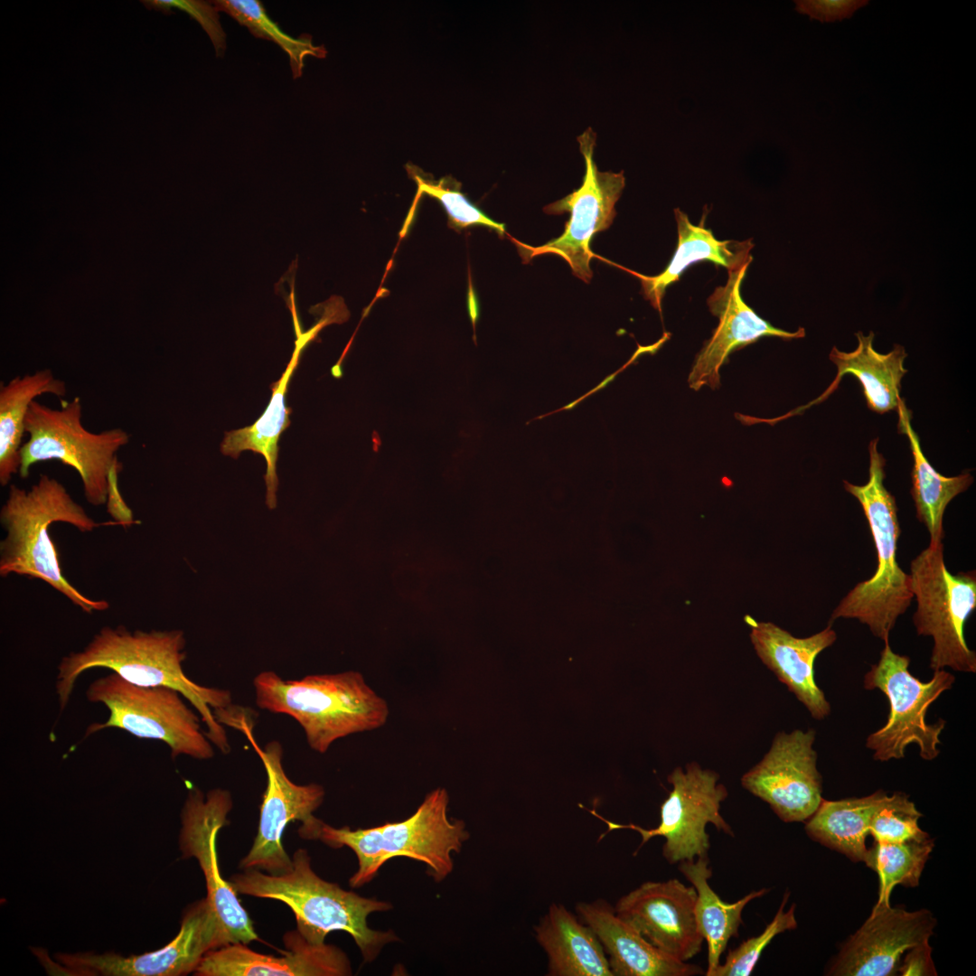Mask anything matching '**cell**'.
Instances as JSON below:
<instances>
[{"instance_id":"obj_1","label":"cell","mask_w":976,"mask_h":976,"mask_svg":"<svg viewBox=\"0 0 976 976\" xmlns=\"http://www.w3.org/2000/svg\"><path fill=\"white\" fill-rule=\"evenodd\" d=\"M184 647L185 637L181 630L145 632L129 631L123 625L102 627L83 650L70 652L58 665L55 690L61 711L68 705L82 673L107 668L136 685L165 686L178 690L199 714L209 740L228 754V737L215 713L232 706L230 692L189 679L182 665L186 657Z\"/></svg>"},{"instance_id":"obj_2","label":"cell","mask_w":976,"mask_h":976,"mask_svg":"<svg viewBox=\"0 0 976 976\" xmlns=\"http://www.w3.org/2000/svg\"><path fill=\"white\" fill-rule=\"evenodd\" d=\"M0 522L6 531L0 542L2 577L16 574L42 580L87 614L109 607L106 600L84 596L62 574L50 526L64 522L81 532H90L102 523L89 517L61 482L42 474L30 489L9 484Z\"/></svg>"},{"instance_id":"obj_3","label":"cell","mask_w":976,"mask_h":976,"mask_svg":"<svg viewBox=\"0 0 976 976\" xmlns=\"http://www.w3.org/2000/svg\"><path fill=\"white\" fill-rule=\"evenodd\" d=\"M230 882L238 894L288 906L298 932L312 944H324L329 933L343 931L353 938L364 961L371 962L387 943L399 941L393 931L372 930L367 924L371 913L389 910V902L362 897L324 880L312 869L305 849L294 853L292 868L286 873L271 875L247 868L233 875Z\"/></svg>"},{"instance_id":"obj_4","label":"cell","mask_w":976,"mask_h":976,"mask_svg":"<svg viewBox=\"0 0 976 976\" xmlns=\"http://www.w3.org/2000/svg\"><path fill=\"white\" fill-rule=\"evenodd\" d=\"M257 706L288 715L303 728L308 746L324 754L338 739L381 727L389 709L358 671L283 680L263 671L253 680Z\"/></svg>"},{"instance_id":"obj_5","label":"cell","mask_w":976,"mask_h":976,"mask_svg":"<svg viewBox=\"0 0 976 976\" xmlns=\"http://www.w3.org/2000/svg\"><path fill=\"white\" fill-rule=\"evenodd\" d=\"M448 802L447 791L439 787L429 792L404 821L354 831L320 821L312 840L318 839L333 849L346 846L355 853L359 868L349 880L352 887L369 883L396 857L423 862L430 877L441 882L453 871L451 854L460 852L470 837L463 821L448 818Z\"/></svg>"},{"instance_id":"obj_6","label":"cell","mask_w":976,"mask_h":976,"mask_svg":"<svg viewBox=\"0 0 976 976\" xmlns=\"http://www.w3.org/2000/svg\"><path fill=\"white\" fill-rule=\"evenodd\" d=\"M878 438L869 442L868 480L863 485L843 481L845 490L860 503L877 551L874 575L858 583L834 608L829 624L839 618L857 619L877 638L888 642L897 618L914 598L911 577L896 561L901 534L896 498L884 484L886 459L877 450Z\"/></svg>"},{"instance_id":"obj_7","label":"cell","mask_w":976,"mask_h":976,"mask_svg":"<svg viewBox=\"0 0 976 976\" xmlns=\"http://www.w3.org/2000/svg\"><path fill=\"white\" fill-rule=\"evenodd\" d=\"M60 408L33 400L24 420L28 440L20 449L21 478L29 476L37 463L58 460L80 475L86 501L95 506L107 502L109 472L117 453L129 442L128 433L114 427L94 433L81 423L82 405L75 397L61 399Z\"/></svg>"},{"instance_id":"obj_8","label":"cell","mask_w":976,"mask_h":976,"mask_svg":"<svg viewBox=\"0 0 976 976\" xmlns=\"http://www.w3.org/2000/svg\"><path fill=\"white\" fill-rule=\"evenodd\" d=\"M86 697L92 703L105 705L109 716L103 723L89 725L85 737L116 727L140 738L164 742L173 757L206 760L214 755L211 742L202 730L200 716L173 688L136 685L112 671L92 681Z\"/></svg>"},{"instance_id":"obj_9","label":"cell","mask_w":976,"mask_h":976,"mask_svg":"<svg viewBox=\"0 0 976 976\" xmlns=\"http://www.w3.org/2000/svg\"><path fill=\"white\" fill-rule=\"evenodd\" d=\"M909 663L908 656L896 653L885 642L878 662L864 676V688L882 691L890 706L886 724L866 741L877 761L903 758L910 744L918 746L924 760H934L940 754L938 746L945 720L939 718L929 724L926 712L942 693L952 689L955 677L942 669L934 671L932 679L924 682L912 675Z\"/></svg>"},{"instance_id":"obj_10","label":"cell","mask_w":976,"mask_h":976,"mask_svg":"<svg viewBox=\"0 0 976 976\" xmlns=\"http://www.w3.org/2000/svg\"><path fill=\"white\" fill-rule=\"evenodd\" d=\"M911 588L917 603L913 624L918 635L931 636L929 667L976 672V653L969 648L964 626L976 608V572L952 574L943 543L929 545L910 565Z\"/></svg>"},{"instance_id":"obj_11","label":"cell","mask_w":976,"mask_h":976,"mask_svg":"<svg viewBox=\"0 0 976 976\" xmlns=\"http://www.w3.org/2000/svg\"><path fill=\"white\" fill-rule=\"evenodd\" d=\"M577 142L585 160L581 186L543 209L548 214L570 213L564 232L539 247L529 246L512 238L511 239L524 263L536 256L554 254L566 260L572 273L587 283L593 276L590 260L595 257L590 250V241L596 232L608 229L612 224L616 215L615 206L624 188L625 178L623 171L615 173L597 169L594 160L596 134L591 127L577 136Z\"/></svg>"},{"instance_id":"obj_12","label":"cell","mask_w":976,"mask_h":976,"mask_svg":"<svg viewBox=\"0 0 976 976\" xmlns=\"http://www.w3.org/2000/svg\"><path fill=\"white\" fill-rule=\"evenodd\" d=\"M718 779L716 772L703 769L696 762L686 765L685 769L675 768L667 778L672 789L661 805L660 824L653 829L614 823L595 811L590 812L607 824L608 831L630 829L639 832L641 846L653 837H663L662 855L670 864L708 857L710 842L707 824L711 823L718 831L734 836L732 828L720 814V804L728 793Z\"/></svg>"},{"instance_id":"obj_13","label":"cell","mask_w":976,"mask_h":976,"mask_svg":"<svg viewBox=\"0 0 976 976\" xmlns=\"http://www.w3.org/2000/svg\"><path fill=\"white\" fill-rule=\"evenodd\" d=\"M229 943L224 925L204 898L186 910L177 935L158 950L127 957L115 953H57L56 960L72 975L180 976L194 972L209 951Z\"/></svg>"},{"instance_id":"obj_14","label":"cell","mask_w":976,"mask_h":976,"mask_svg":"<svg viewBox=\"0 0 976 976\" xmlns=\"http://www.w3.org/2000/svg\"><path fill=\"white\" fill-rule=\"evenodd\" d=\"M247 718L244 714L235 728L244 733L252 744L265 767L267 782L257 836L239 867L280 875L292 868V859L282 845L284 830L289 822L296 821L302 822L300 828L314 823L317 818L313 812L323 803L325 793L317 784L299 785L293 783L283 768L281 744L273 740L260 747L253 736L252 724Z\"/></svg>"},{"instance_id":"obj_15","label":"cell","mask_w":976,"mask_h":976,"mask_svg":"<svg viewBox=\"0 0 976 976\" xmlns=\"http://www.w3.org/2000/svg\"><path fill=\"white\" fill-rule=\"evenodd\" d=\"M815 734L814 729L777 733L762 760L741 777L742 786L784 822L805 821L823 799Z\"/></svg>"},{"instance_id":"obj_16","label":"cell","mask_w":976,"mask_h":976,"mask_svg":"<svg viewBox=\"0 0 976 976\" xmlns=\"http://www.w3.org/2000/svg\"><path fill=\"white\" fill-rule=\"evenodd\" d=\"M232 808L230 793L211 790L206 796L195 787L185 800L179 838L183 858H195L205 877L207 900L215 909L230 937V943L245 944L258 940L253 923L240 905L237 892L221 874L216 849L219 831L228 824Z\"/></svg>"},{"instance_id":"obj_17","label":"cell","mask_w":976,"mask_h":976,"mask_svg":"<svg viewBox=\"0 0 976 976\" xmlns=\"http://www.w3.org/2000/svg\"><path fill=\"white\" fill-rule=\"evenodd\" d=\"M697 892L677 878L647 881L623 896L616 915L665 954L688 962L705 941L695 918Z\"/></svg>"},{"instance_id":"obj_18","label":"cell","mask_w":976,"mask_h":976,"mask_svg":"<svg viewBox=\"0 0 976 976\" xmlns=\"http://www.w3.org/2000/svg\"><path fill=\"white\" fill-rule=\"evenodd\" d=\"M936 919L927 909L907 911L875 905L863 924L844 943L827 973L833 976L896 975L902 955L928 941Z\"/></svg>"},{"instance_id":"obj_19","label":"cell","mask_w":976,"mask_h":976,"mask_svg":"<svg viewBox=\"0 0 976 976\" xmlns=\"http://www.w3.org/2000/svg\"><path fill=\"white\" fill-rule=\"evenodd\" d=\"M748 267L746 264L737 270H729L727 283L718 286L708 298L709 311L718 317V324L696 356L689 374L688 383L694 390L704 386L718 389L719 370L737 349L766 336L784 340L805 336L804 328L793 333L776 328L746 305L741 296V286Z\"/></svg>"},{"instance_id":"obj_20","label":"cell","mask_w":976,"mask_h":976,"mask_svg":"<svg viewBox=\"0 0 976 976\" xmlns=\"http://www.w3.org/2000/svg\"><path fill=\"white\" fill-rule=\"evenodd\" d=\"M287 951L282 956L257 953L242 943L209 951L194 975L198 976H345L352 974L346 954L339 948L312 944L298 932L284 936Z\"/></svg>"},{"instance_id":"obj_21","label":"cell","mask_w":976,"mask_h":976,"mask_svg":"<svg viewBox=\"0 0 976 976\" xmlns=\"http://www.w3.org/2000/svg\"><path fill=\"white\" fill-rule=\"evenodd\" d=\"M745 619L751 628L750 640L762 662L787 686L813 718H827L831 705L816 684L814 662L837 640L831 624L815 634L799 638L771 622H757L748 615Z\"/></svg>"},{"instance_id":"obj_22","label":"cell","mask_w":976,"mask_h":976,"mask_svg":"<svg viewBox=\"0 0 976 976\" xmlns=\"http://www.w3.org/2000/svg\"><path fill=\"white\" fill-rule=\"evenodd\" d=\"M578 917L599 939L614 976H694L700 967L676 960L650 943L605 900L580 902Z\"/></svg>"},{"instance_id":"obj_23","label":"cell","mask_w":976,"mask_h":976,"mask_svg":"<svg viewBox=\"0 0 976 976\" xmlns=\"http://www.w3.org/2000/svg\"><path fill=\"white\" fill-rule=\"evenodd\" d=\"M296 340L292 358L280 379L271 385L272 396L261 417L249 427L226 432L221 445V451L225 455L238 458L245 450H250L263 455L267 470L265 483L267 486L266 503L270 509L277 505L278 478L277 461L278 456V440L289 424L291 409L286 407L285 399L290 379L296 371L298 360L305 345L314 338L320 329L326 324L324 320L316 324L307 332H302L296 314L293 311Z\"/></svg>"},{"instance_id":"obj_24","label":"cell","mask_w":976,"mask_h":976,"mask_svg":"<svg viewBox=\"0 0 976 976\" xmlns=\"http://www.w3.org/2000/svg\"><path fill=\"white\" fill-rule=\"evenodd\" d=\"M678 229L677 249L666 268L657 276H644L621 267L640 279L643 294L653 308L662 314V301L670 285L679 280L683 272L699 261H711L729 270H737L750 264L754 248L752 239L746 240H718L705 228L704 214L700 223L694 225L680 209L674 210Z\"/></svg>"},{"instance_id":"obj_25","label":"cell","mask_w":976,"mask_h":976,"mask_svg":"<svg viewBox=\"0 0 976 976\" xmlns=\"http://www.w3.org/2000/svg\"><path fill=\"white\" fill-rule=\"evenodd\" d=\"M549 976H614L595 932L564 906L552 903L534 927Z\"/></svg>"},{"instance_id":"obj_26","label":"cell","mask_w":976,"mask_h":976,"mask_svg":"<svg viewBox=\"0 0 976 976\" xmlns=\"http://www.w3.org/2000/svg\"><path fill=\"white\" fill-rule=\"evenodd\" d=\"M856 336L858 346L854 351L845 352L832 348L829 358L837 367V375L822 396L812 403L827 398L837 389L842 377L852 375L859 381L870 410L879 414L896 410L901 399V380L907 373L904 367L907 357L905 348L895 344L889 352L880 353L873 347V332L868 335L859 332Z\"/></svg>"},{"instance_id":"obj_27","label":"cell","mask_w":976,"mask_h":976,"mask_svg":"<svg viewBox=\"0 0 976 976\" xmlns=\"http://www.w3.org/2000/svg\"><path fill=\"white\" fill-rule=\"evenodd\" d=\"M709 864V857H699L693 860L680 861L678 868L697 892L695 918L699 931L708 945V967L704 974L712 976L720 963V957L726 951L728 941L738 936L745 906L768 893L769 889L752 891L735 903H727L709 884L712 876V868Z\"/></svg>"},{"instance_id":"obj_28","label":"cell","mask_w":976,"mask_h":976,"mask_svg":"<svg viewBox=\"0 0 976 976\" xmlns=\"http://www.w3.org/2000/svg\"><path fill=\"white\" fill-rule=\"evenodd\" d=\"M896 410L898 431L908 437L914 459L911 494L915 515L928 530L929 545H937L943 543L944 538L943 521L947 505L972 484L973 476L969 472L951 477L939 474L923 453L919 437L911 426L910 410L903 399H900Z\"/></svg>"},{"instance_id":"obj_29","label":"cell","mask_w":976,"mask_h":976,"mask_svg":"<svg viewBox=\"0 0 976 976\" xmlns=\"http://www.w3.org/2000/svg\"><path fill=\"white\" fill-rule=\"evenodd\" d=\"M67 389L50 369L15 376L0 385V484L6 486L21 467V443L31 403L42 394L64 397Z\"/></svg>"},{"instance_id":"obj_30","label":"cell","mask_w":976,"mask_h":976,"mask_svg":"<svg viewBox=\"0 0 976 976\" xmlns=\"http://www.w3.org/2000/svg\"><path fill=\"white\" fill-rule=\"evenodd\" d=\"M886 793L879 790L860 798L822 799L805 821V831L812 840L851 860L863 861L868 851L866 839L871 820Z\"/></svg>"},{"instance_id":"obj_31","label":"cell","mask_w":976,"mask_h":976,"mask_svg":"<svg viewBox=\"0 0 976 976\" xmlns=\"http://www.w3.org/2000/svg\"><path fill=\"white\" fill-rule=\"evenodd\" d=\"M934 840L927 832L903 841L875 840L868 849L863 862L878 877V898L876 905H890V895L897 885L915 887L934 849Z\"/></svg>"},{"instance_id":"obj_32","label":"cell","mask_w":976,"mask_h":976,"mask_svg":"<svg viewBox=\"0 0 976 976\" xmlns=\"http://www.w3.org/2000/svg\"><path fill=\"white\" fill-rule=\"evenodd\" d=\"M212 4L218 11L224 12L239 24L247 27L257 38L276 42L289 57L293 78L302 76L304 61L308 56L324 58V46L313 43L311 36L303 34L294 38L282 31L267 14L263 4L257 0H217Z\"/></svg>"},{"instance_id":"obj_33","label":"cell","mask_w":976,"mask_h":976,"mask_svg":"<svg viewBox=\"0 0 976 976\" xmlns=\"http://www.w3.org/2000/svg\"><path fill=\"white\" fill-rule=\"evenodd\" d=\"M408 171L415 180L418 191L416 198L427 194L439 201L448 215L449 226L465 229L481 225L495 230L501 236L505 234V224L489 218L461 192V183L452 177L435 181L426 177L417 167L409 165Z\"/></svg>"},{"instance_id":"obj_34","label":"cell","mask_w":976,"mask_h":976,"mask_svg":"<svg viewBox=\"0 0 976 976\" xmlns=\"http://www.w3.org/2000/svg\"><path fill=\"white\" fill-rule=\"evenodd\" d=\"M790 896L789 892L784 895L782 903L773 920L766 925L765 930L758 935L748 938L738 947L729 951L723 964H718L714 970L712 976H748L753 972L765 948L779 934L785 931L794 930L797 927L795 918V905L787 911L784 906Z\"/></svg>"},{"instance_id":"obj_35","label":"cell","mask_w":976,"mask_h":976,"mask_svg":"<svg viewBox=\"0 0 976 976\" xmlns=\"http://www.w3.org/2000/svg\"><path fill=\"white\" fill-rule=\"evenodd\" d=\"M922 813L901 792L886 793L875 811L869 828L875 840L898 842L923 835L918 820Z\"/></svg>"},{"instance_id":"obj_36","label":"cell","mask_w":976,"mask_h":976,"mask_svg":"<svg viewBox=\"0 0 976 976\" xmlns=\"http://www.w3.org/2000/svg\"><path fill=\"white\" fill-rule=\"evenodd\" d=\"M155 8L170 10L178 8L189 14L202 26L209 35L217 56H222L226 50V33L220 22L219 11L214 5L202 1L188 0H155L150 2Z\"/></svg>"},{"instance_id":"obj_37","label":"cell","mask_w":976,"mask_h":976,"mask_svg":"<svg viewBox=\"0 0 976 976\" xmlns=\"http://www.w3.org/2000/svg\"><path fill=\"white\" fill-rule=\"evenodd\" d=\"M798 13L821 23H832L849 19L859 8L868 5V0H797Z\"/></svg>"},{"instance_id":"obj_38","label":"cell","mask_w":976,"mask_h":976,"mask_svg":"<svg viewBox=\"0 0 976 976\" xmlns=\"http://www.w3.org/2000/svg\"><path fill=\"white\" fill-rule=\"evenodd\" d=\"M900 962L897 972L903 976L922 975L936 976L937 971L932 959V947L928 941L919 943L906 951Z\"/></svg>"},{"instance_id":"obj_39","label":"cell","mask_w":976,"mask_h":976,"mask_svg":"<svg viewBox=\"0 0 976 976\" xmlns=\"http://www.w3.org/2000/svg\"><path fill=\"white\" fill-rule=\"evenodd\" d=\"M122 469V464L118 459L114 463L108 476V492L107 498V508L109 514L116 520V521L125 528L131 525L133 521V514L131 510L125 503L118 487V474Z\"/></svg>"},{"instance_id":"obj_40","label":"cell","mask_w":976,"mask_h":976,"mask_svg":"<svg viewBox=\"0 0 976 976\" xmlns=\"http://www.w3.org/2000/svg\"><path fill=\"white\" fill-rule=\"evenodd\" d=\"M632 362H633V361H632L631 360H629V361H627V362H626V363H625V364H624V366H623V367H622V368H621L620 370H618V371H615V373H612V374H611L610 376L606 377V378H605V380H603L602 382H600V383H599V384H598V385H597L596 387H595V388H594L593 389H591V390H590L589 392H587V393L586 395L582 396L581 398H579V399H576V400H575V401H573L572 403H569V404H568L567 406H565V407H563V408H559V409H558V410H556V411H554V412H557V411H561V410H563V409H570V408H574V407H575V406H576V405H577V404L578 402H580L581 400H583V399H584L585 398H587V396H589V395H591L592 393H595V392H596L597 390H599V389H604L605 387H606V386H607V385H608V384H609L610 382H612V381H613V380H614V379H615V378L616 377V375H617V374H618V373H619L620 371H624V369H625V368H626V367H627V366H628L629 364H631Z\"/></svg>"}]
</instances>
